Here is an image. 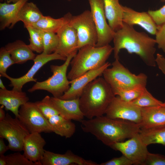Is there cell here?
Segmentation results:
<instances>
[{"label": "cell", "mask_w": 165, "mask_h": 165, "mask_svg": "<svg viewBox=\"0 0 165 165\" xmlns=\"http://www.w3.org/2000/svg\"><path fill=\"white\" fill-rule=\"evenodd\" d=\"M132 162L127 158L123 155L118 157L113 158L111 160L102 163L99 165H131Z\"/></svg>", "instance_id": "39"}, {"label": "cell", "mask_w": 165, "mask_h": 165, "mask_svg": "<svg viewBox=\"0 0 165 165\" xmlns=\"http://www.w3.org/2000/svg\"><path fill=\"white\" fill-rule=\"evenodd\" d=\"M112 65L111 68L105 70L102 75L112 90L146 87L148 78L145 74L141 73L138 75L133 74L120 62L119 59H115Z\"/></svg>", "instance_id": "5"}, {"label": "cell", "mask_w": 165, "mask_h": 165, "mask_svg": "<svg viewBox=\"0 0 165 165\" xmlns=\"http://www.w3.org/2000/svg\"><path fill=\"white\" fill-rule=\"evenodd\" d=\"M72 16L70 13H67L63 17L58 19L43 16L31 26L43 31L56 33L62 27L69 22Z\"/></svg>", "instance_id": "26"}, {"label": "cell", "mask_w": 165, "mask_h": 165, "mask_svg": "<svg viewBox=\"0 0 165 165\" xmlns=\"http://www.w3.org/2000/svg\"><path fill=\"white\" fill-rule=\"evenodd\" d=\"M78 50L70 62L71 68L67 74L70 81L104 65L113 48L109 44L99 47L86 45Z\"/></svg>", "instance_id": "4"}, {"label": "cell", "mask_w": 165, "mask_h": 165, "mask_svg": "<svg viewBox=\"0 0 165 165\" xmlns=\"http://www.w3.org/2000/svg\"><path fill=\"white\" fill-rule=\"evenodd\" d=\"M131 102L141 108L157 106L163 103L153 97L146 88L139 97Z\"/></svg>", "instance_id": "31"}, {"label": "cell", "mask_w": 165, "mask_h": 165, "mask_svg": "<svg viewBox=\"0 0 165 165\" xmlns=\"http://www.w3.org/2000/svg\"><path fill=\"white\" fill-rule=\"evenodd\" d=\"M18 118L30 133L53 132L48 120L35 102L28 101L21 105L19 109Z\"/></svg>", "instance_id": "8"}, {"label": "cell", "mask_w": 165, "mask_h": 165, "mask_svg": "<svg viewBox=\"0 0 165 165\" xmlns=\"http://www.w3.org/2000/svg\"><path fill=\"white\" fill-rule=\"evenodd\" d=\"M40 162L42 165H99L91 160L84 159L75 154L70 150L63 154L45 150Z\"/></svg>", "instance_id": "16"}, {"label": "cell", "mask_w": 165, "mask_h": 165, "mask_svg": "<svg viewBox=\"0 0 165 165\" xmlns=\"http://www.w3.org/2000/svg\"><path fill=\"white\" fill-rule=\"evenodd\" d=\"M67 1H70L71 0H66Z\"/></svg>", "instance_id": "49"}, {"label": "cell", "mask_w": 165, "mask_h": 165, "mask_svg": "<svg viewBox=\"0 0 165 165\" xmlns=\"http://www.w3.org/2000/svg\"><path fill=\"white\" fill-rule=\"evenodd\" d=\"M113 40L115 59H119L120 50L124 49L129 54L138 55L146 65L155 67L156 65L155 39L145 32H138L133 26L123 22L122 28L115 32Z\"/></svg>", "instance_id": "2"}, {"label": "cell", "mask_w": 165, "mask_h": 165, "mask_svg": "<svg viewBox=\"0 0 165 165\" xmlns=\"http://www.w3.org/2000/svg\"><path fill=\"white\" fill-rule=\"evenodd\" d=\"M6 157L7 165H42L40 162L30 161L20 152L8 155Z\"/></svg>", "instance_id": "33"}, {"label": "cell", "mask_w": 165, "mask_h": 165, "mask_svg": "<svg viewBox=\"0 0 165 165\" xmlns=\"http://www.w3.org/2000/svg\"><path fill=\"white\" fill-rule=\"evenodd\" d=\"M69 24L77 31L78 50L86 45L96 46L98 34L90 11L86 10L79 15L72 16Z\"/></svg>", "instance_id": "9"}, {"label": "cell", "mask_w": 165, "mask_h": 165, "mask_svg": "<svg viewBox=\"0 0 165 165\" xmlns=\"http://www.w3.org/2000/svg\"><path fill=\"white\" fill-rule=\"evenodd\" d=\"M122 7L123 22L133 26L138 25L150 34L155 35L158 26L148 12H138L126 6Z\"/></svg>", "instance_id": "18"}, {"label": "cell", "mask_w": 165, "mask_h": 165, "mask_svg": "<svg viewBox=\"0 0 165 165\" xmlns=\"http://www.w3.org/2000/svg\"><path fill=\"white\" fill-rule=\"evenodd\" d=\"M80 122L84 132L92 134L110 147L115 143L132 138L140 130L138 124L127 120L111 119L103 115L83 119Z\"/></svg>", "instance_id": "1"}, {"label": "cell", "mask_w": 165, "mask_h": 165, "mask_svg": "<svg viewBox=\"0 0 165 165\" xmlns=\"http://www.w3.org/2000/svg\"><path fill=\"white\" fill-rule=\"evenodd\" d=\"M51 102L59 115L66 119L80 122L84 117L79 107V98L65 100L50 97Z\"/></svg>", "instance_id": "20"}, {"label": "cell", "mask_w": 165, "mask_h": 165, "mask_svg": "<svg viewBox=\"0 0 165 165\" xmlns=\"http://www.w3.org/2000/svg\"><path fill=\"white\" fill-rule=\"evenodd\" d=\"M3 90L8 98L13 109V113L15 117L18 118L19 108L22 105L29 101V98L26 93L24 92L12 89L9 90Z\"/></svg>", "instance_id": "28"}, {"label": "cell", "mask_w": 165, "mask_h": 165, "mask_svg": "<svg viewBox=\"0 0 165 165\" xmlns=\"http://www.w3.org/2000/svg\"><path fill=\"white\" fill-rule=\"evenodd\" d=\"M105 114L111 119L127 120L139 125L141 120V108L122 100L118 96L114 97Z\"/></svg>", "instance_id": "11"}, {"label": "cell", "mask_w": 165, "mask_h": 165, "mask_svg": "<svg viewBox=\"0 0 165 165\" xmlns=\"http://www.w3.org/2000/svg\"><path fill=\"white\" fill-rule=\"evenodd\" d=\"M156 65L162 73L165 75V58L162 54L157 53L156 57Z\"/></svg>", "instance_id": "41"}, {"label": "cell", "mask_w": 165, "mask_h": 165, "mask_svg": "<svg viewBox=\"0 0 165 165\" xmlns=\"http://www.w3.org/2000/svg\"><path fill=\"white\" fill-rule=\"evenodd\" d=\"M143 165H165V156L148 152Z\"/></svg>", "instance_id": "36"}, {"label": "cell", "mask_w": 165, "mask_h": 165, "mask_svg": "<svg viewBox=\"0 0 165 165\" xmlns=\"http://www.w3.org/2000/svg\"><path fill=\"white\" fill-rule=\"evenodd\" d=\"M0 104L5 107L6 110L13 113V109L12 104L3 90L1 89H0Z\"/></svg>", "instance_id": "40"}, {"label": "cell", "mask_w": 165, "mask_h": 165, "mask_svg": "<svg viewBox=\"0 0 165 165\" xmlns=\"http://www.w3.org/2000/svg\"><path fill=\"white\" fill-rule=\"evenodd\" d=\"M28 0H20L12 4L6 2L0 3V29L6 28H11L16 24L18 13L23 6Z\"/></svg>", "instance_id": "21"}, {"label": "cell", "mask_w": 165, "mask_h": 165, "mask_svg": "<svg viewBox=\"0 0 165 165\" xmlns=\"http://www.w3.org/2000/svg\"><path fill=\"white\" fill-rule=\"evenodd\" d=\"M43 16L37 5L32 2H26L20 10L15 23L22 21L24 27L32 26Z\"/></svg>", "instance_id": "25"}, {"label": "cell", "mask_w": 165, "mask_h": 165, "mask_svg": "<svg viewBox=\"0 0 165 165\" xmlns=\"http://www.w3.org/2000/svg\"><path fill=\"white\" fill-rule=\"evenodd\" d=\"M111 64L108 62L102 67L89 71L84 74L70 81L69 89L60 98L69 100L79 98L85 87L91 82L102 75L105 70L109 67Z\"/></svg>", "instance_id": "14"}, {"label": "cell", "mask_w": 165, "mask_h": 165, "mask_svg": "<svg viewBox=\"0 0 165 165\" xmlns=\"http://www.w3.org/2000/svg\"><path fill=\"white\" fill-rule=\"evenodd\" d=\"M147 146L142 141L138 133L129 140L115 143L110 147L120 152L133 165H143L149 152Z\"/></svg>", "instance_id": "12"}, {"label": "cell", "mask_w": 165, "mask_h": 165, "mask_svg": "<svg viewBox=\"0 0 165 165\" xmlns=\"http://www.w3.org/2000/svg\"><path fill=\"white\" fill-rule=\"evenodd\" d=\"M0 165H7L6 156L4 154L0 155Z\"/></svg>", "instance_id": "43"}, {"label": "cell", "mask_w": 165, "mask_h": 165, "mask_svg": "<svg viewBox=\"0 0 165 165\" xmlns=\"http://www.w3.org/2000/svg\"><path fill=\"white\" fill-rule=\"evenodd\" d=\"M20 0H7V3H15Z\"/></svg>", "instance_id": "46"}, {"label": "cell", "mask_w": 165, "mask_h": 165, "mask_svg": "<svg viewBox=\"0 0 165 165\" xmlns=\"http://www.w3.org/2000/svg\"><path fill=\"white\" fill-rule=\"evenodd\" d=\"M29 133L18 118H13L8 113L0 121V137L8 141L9 149L11 151H23L24 139Z\"/></svg>", "instance_id": "7"}, {"label": "cell", "mask_w": 165, "mask_h": 165, "mask_svg": "<svg viewBox=\"0 0 165 165\" xmlns=\"http://www.w3.org/2000/svg\"><path fill=\"white\" fill-rule=\"evenodd\" d=\"M160 1L163 2H165V0H160Z\"/></svg>", "instance_id": "47"}, {"label": "cell", "mask_w": 165, "mask_h": 165, "mask_svg": "<svg viewBox=\"0 0 165 165\" xmlns=\"http://www.w3.org/2000/svg\"><path fill=\"white\" fill-rule=\"evenodd\" d=\"M4 0H0V1L1 2H2Z\"/></svg>", "instance_id": "48"}, {"label": "cell", "mask_w": 165, "mask_h": 165, "mask_svg": "<svg viewBox=\"0 0 165 165\" xmlns=\"http://www.w3.org/2000/svg\"><path fill=\"white\" fill-rule=\"evenodd\" d=\"M147 12L157 26L165 23V5L157 10Z\"/></svg>", "instance_id": "37"}, {"label": "cell", "mask_w": 165, "mask_h": 165, "mask_svg": "<svg viewBox=\"0 0 165 165\" xmlns=\"http://www.w3.org/2000/svg\"><path fill=\"white\" fill-rule=\"evenodd\" d=\"M90 12L98 34L95 46L102 47L109 44L113 40L115 32L106 21L103 0H88Z\"/></svg>", "instance_id": "10"}, {"label": "cell", "mask_w": 165, "mask_h": 165, "mask_svg": "<svg viewBox=\"0 0 165 165\" xmlns=\"http://www.w3.org/2000/svg\"><path fill=\"white\" fill-rule=\"evenodd\" d=\"M0 87L2 89H6L1 78L0 79Z\"/></svg>", "instance_id": "45"}, {"label": "cell", "mask_w": 165, "mask_h": 165, "mask_svg": "<svg viewBox=\"0 0 165 165\" xmlns=\"http://www.w3.org/2000/svg\"><path fill=\"white\" fill-rule=\"evenodd\" d=\"M155 39L158 48L165 53V23L158 26Z\"/></svg>", "instance_id": "38"}, {"label": "cell", "mask_w": 165, "mask_h": 165, "mask_svg": "<svg viewBox=\"0 0 165 165\" xmlns=\"http://www.w3.org/2000/svg\"><path fill=\"white\" fill-rule=\"evenodd\" d=\"M53 132L66 138H70L75 132L76 126L72 120L65 119L59 114L48 119Z\"/></svg>", "instance_id": "24"}, {"label": "cell", "mask_w": 165, "mask_h": 165, "mask_svg": "<svg viewBox=\"0 0 165 165\" xmlns=\"http://www.w3.org/2000/svg\"><path fill=\"white\" fill-rule=\"evenodd\" d=\"M76 54L67 57L61 65H51L52 75L44 81L36 82L28 91L32 93L37 90H45L52 94L53 97L60 98L70 87V80L68 79L67 72L72 59Z\"/></svg>", "instance_id": "6"}, {"label": "cell", "mask_w": 165, "mask_h": 165, "mask_svg": "<svg viewBox=\"0 0 165 165\" xmlns=\"http://www.w3.org/2000/svg\"><path fill=\"white\" fill-rule=\"evenodd\" d=\"M115 96L104 78L98 77L84 89L79 98L80 109L87 119L103 116Z\"/></svg>", "instance_id": "3"}, {"label": "cell", "mask_w": 165, "mask_h": 165, "mask_svg": "<svg viewBox=\"0 0 165 165\" xmlns=\"http://www.w3.org/2000/svg\"><path fill=\"white\" fill-rule=\"evenodd\" d=\"M56 34L59 38V43L55 52L66 58L77 53L78 50L77 32L69 22L62 27Z\"/></svg>", "instance_id": "15"}, {"label": "cell", "mask_w": 165, "mask_h": 165, "mask_svg": "<svg viewBox=\"0 0 165 165\" xmlns=\"http://www.w3.org/2000/svg\"><path fill=\"white\" fill-rule=\"evenodd\" d=\"M49 96H46L42 100L35 102L39 110L48 120L51 117L59 114L53 106Z\"/></svg>", "instance_id": "32"}, {"label": "cell", "mask_w": 165, "mask_h": 165, "mask_svg": "<svg viewBox=\"0 0 165 165\" xmlns=\"http://www.w3.org/2000/svg\"><path fill=\"white\" fill-rule=\"evenodd\" d=\"M145 88H138L128 90L118 89L113 90L116 96H119L123 100L131 102L139 97Z\"/></svg>", "instance_id": "34"}, {"label": "cell", "mask_w": 165, "mask_h": 165, "mask_svg": "<svg viewBox=\"0 0 165 165\" xmlns=\"http://www.w3.org/2000/svg\"><path fill=\"white\" fill-rule=\"evenodd\" d=\"M66 57H63L54 52L50 54L42 53L37 55L33 60L34 63L31 68L24 75L17 78H14L9 76L7 74L2 77H5L10 81L9 86L12 87L13 90L21 91L23 86L26 83L30 82H35L36 79L34 76L39 69L49 62L54 60H61L65 61Z\"/></svg>", "instance_id": "13"}, {"label": "cell", "mask_w": 165, "mask_h": 165, "mask_svg": "<svg viewBox=\"0 0 165 165\" xmlns=\"http://www.w3.org/2000/svg\"><path fill=\"white\" fill-rule=\"evenodd\" d=\"M3 107H4L3 105L0 107V121L4 119L6 116L5 112L3 109Z\"/></svg>", "instance_id": "44"}, {"label": "cell", "mask_w": 165, "mask_h": 165, "mask_svg": "<svg viewBox=\"0 0 165 165\" xmlns=\"http://www.w3.org/2000/svg\"><path fill=\"white\" fill-rule=\"evenodd\" d=\"M46 144V141L40 133H30L24 141V154L31 161L40 162L44 154L45 150L44 147Z\"/></svg>", "instance_id": "19"}, {"label": "cell", "mask_w": 165, "mask_h": 165, "mask_svg": "<svg viewBox=\"0 0 165 165\" xmlns=\"http://www.w3.org/2000/svg\"><path fill=\"white\" fill-rule=\"evenodd\" d=\"M139 134L143 142L147 146L156 144L165 146V127L140 130Z\"/></svg>", "instance_id": "27"}, {"label": "cell", "mask_w": 165, "mask_h": 165, "mask_svg": "<svg viewBox=\"0 0 165 165\" xmlns=\"http://www.w3.org/2000/svg\"><path fill=\"white\" fill-rule=\"evenodd\" d=\"M44 50L42 53L50 54L56 50L59 43V39L55 33L42 31Z\"/></svg>", "instance_id": "30"}, {"label": "cell", "mask_w": 165, "mask_h": 165, "mask_svg": "<svg viewBox=\"0 0 165 165\" xmlns=\"http://www.w3.org/2000/svg\"><path fill=\"white\" fill-rule=\"evenodd\" d=\"M141 108L140 130L165 127V101L159 105Z\"/></svg>", "instance_id": "17"}, {"label": "cell", "mask_w": 165, "mask_h": 165, "mask_svg": "<svg viewBox=\"0 0 165 165\" xmlns=\"http://www.w3.org/2000/svg\"><path fill=\"white\" fill-rule=\"evenodd\" d=\"M105 15L108 24L115 32L122 28L123 9L119 0H103Z\"/></svg>", "instance_id": "22"}, {"label": "cell", "mask_w": 165, "mask_h": 165, "mask_svg": "<svg viewBox=\"0 0 165 165\" xmlns=\"http://www.w3.org/2000/svg\"><path fill=\"white\" fill-rule=\"evenodd\" d=\"M15 64L12 59L9 52L5 47L0 49V76L2 77L6 74L7 68Z\"/></svg>", "instance_id": "35"}, {"label": "cell", "mask_w": 165, "mask_h": 165, "mask_svg": "<svg viewBox=\"0 0 165 165\" xmlns=\"http://www.w3.org/2000/svg\"><path fill=\"white\" fill-rule=\"evenodd\" d=\"M3 138L0 137V155H3L9 150L8 146L6 145Z\"/></svg>", "instance_id": "42"}, {"label": "cell", "mask_w": 165, "mask_h": 165, "mask_svg": "<svg viewBox=\"0 0 165 165\" xmlns=\"http://www.w3.org/2000/svg\"><path fill=\"white\" fill-rule=\"evenodd\" d=\"M25 27L29 35V47L33 51L42 53L44 50L42 31L31 26Z\"/></svg>", "instance_id": "29"}, {"label": "cell", "mask_w": 165, "mask_h": 165, "mask_svg": "<svg viewBox=\"0 0 165 165\" xmlns=\"http://www.w3.org/2000/svg\"><path fill=\"white\" fill-rule=\"evenodd\" d=\"M5 47L10 53L15 64H21L29 60L33 61L36 56L28 45L21 40L9 43Z\"/></svg>", "instance_id": "23"}]
</instances>
